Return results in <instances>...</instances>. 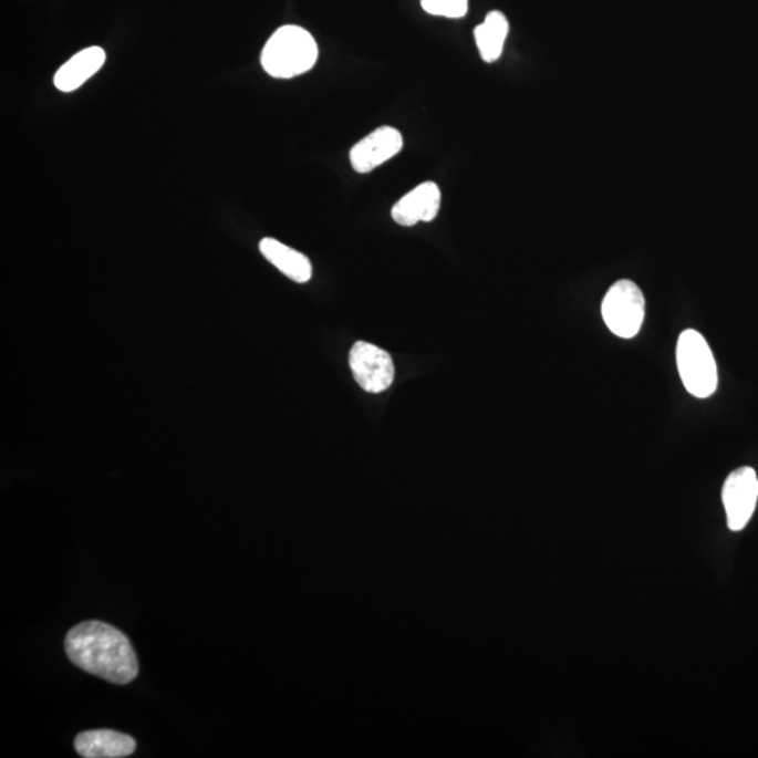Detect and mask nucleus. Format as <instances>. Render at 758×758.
<instances>
[{"instance_id": "nucleus-4", "label": "nucleus", "mask_w": 758, "mask_h": 758, "mask_svg": "<svg viewBox=\"0 0 758 758\" xmlns=\"http://www.w3.org/2000/svg\"><path fill=\"white\" fill-rule=\"evenodd\" d=\"M601 313L610 331L622 339L635 338L645 318V298L634 281L620 280L606 292Z\"/></svg>"}, {"instance_id": "nucleus-1", "label": "nucleus", "mask_w": 758, "mask_h": 758, "mask_svg": "<svg viewBox=\"0 0 758 758\" xmlns=\"http://www.w3.org/2000/svg\"><path fill=\"white\" fill-rule=\"evenodd\" d=\"M65 651L83 672L125 686L138 676V657L122 631L102 621H86L68 632Z\"/></svg>"}, {"instance_id": "nucleus-13", "label": "nucleus", "mask_w": 758, "mask_h": 758, "mask_svg": "<svg viewBox=\"0 0 758 758\" xmlns=\"http://www.w3.org/2000/svg\"><path fill=\"white\" fill-rule=\"evenodd\" d=\"M422 8L428 14L448 19H461L468 13V0H422Z\"/></svg>"}, {"instance_id": "nucleus-8", "label": "nucleus", "mask_w": 758, "mask_h": 758, "mask_svg": "<svg viewBox=\"0 0 758 758\" xmlns=\"http://www.w3.org/2000/svg\"><path fill=\"white\" fill-rule=\"evenodd\" d=\"M440 206L442 191L436 183H422L395 204L392 219L402 227H415L419 222L433 221L440 211Z\"/></svg>"}, {"instance_id": "nucleus-9", "label": "nucleus", "mask_w": 758, "mask_h": 758, "mask_svg": "<svg viewBox=\"0 0 758 758\" xmlns=\"http://www.w3.org/2000/svg\"><path fill=\"white\" fill-rule=\"evenodd\" d=\"M75 749L85 758H122L133 755L137 744L116 730H87L76 736Z\"/></svg>"}, {"instance_id": "nucleus-12", "label": "nucleus", "mask_w": 758, "mask_h": 758, "mask_svg": "<svg viewBox=\"0 0 758 758\" xmlns=\"http://www.w3.org/2000/svg\"><path fill=\"white\" fill-rule=\"evenodd\" d=\"M507 34H509V22L503 13L496 10L486 15L485 22L475 29V41L485 62H495L500 59Z\"/></svg>"}, {"instance_id": "nucleus-3", "label": "nucleus", "mask_w": 758, "mask_h": 758, "mask_svg": "<svg viewBox=\"0 0 758 758\" xmlns=\"http://www.w3.org/2000/svg\"><path fill=\"white\" fill-rule=\"evenodd\" d=\"M676 355L679 376L689 394L699 399L713 396L718 388V367L703 334L694 329L679 334Z\"/></svg>"}, {"instance_id": "nucleus-2", "label": "nucleus", "mask_w": 758, "mask_h": 758, "mask_svg": "<svg viewBox=\"0 0 758 758\" xmlns=\"http://www.w3.org/2000/svg\"><path fill=\"white\" fill-rule=\"evenodd\" d=\"M319 50L310 31L300 25H282L270 37L261 51V66L277 80H291L311 71Z\"/></svg>"}, {"instance_id": "nucleus-7", "label": "nucleus", "mask_w": 758, "mask_h": 758, "mask_svg": "<svg viewBox=\"0 0 758 758\" xmlns=\"http://www.w3.org/2000/svg\"><path fill=\"white\" fill-rule=\"evenodd\" d=\"M404 148V137L394 127H380L355 144L350 150V162L357 174H370Z\"/></svg>"}, {"instance_id": "nucleus-5", "label": "nucleus", "mask_w": 758, "mask_h": 758, "mask_svg": "<svg viewBox=\"0 0 758 758\" xmlns=\"http://www.w3.org/2000/svg\"><path fill=\"white\" fill-rule=\"evenodd\" d=\"M349 363L354 380L370 394H380L394 383L395 367L390 353L374 344L355 343Z\"/></svg>"}, {"instance_id": "nucleus-10", "label": "nucleus", "mask_w": 758, "mask_h": 758, "mask_svg": "<svg viewBox=\"0 0 758 758\" xmlns=\"http://www.w3.org/2000/svg\"><path fill=\"white\" fill-rule=\"evenodd\" d=\"M106 62V52L101 46L82 50L65 62L55 73L54 85L59 91L70 93L80 89L83 83L101 71Z\"/></svg>"}, {"instance_id": "nucleus-6", "label": "nucleus", "mask_w": 758, "mask_h": 758, "mask_svg": "<svg viewBox=\"0 0 758 758\" xmlns=\"http://www.w3.org/2000/svg\"><path fill=\"white\" fill-rule=\"evenodd\" d=\"M758 500V478L750 467L737 468L725 480L723 501L731 531H740L755 513Z\"/></svg>"}, {"instance_id": "nucleus-11", "label": "nucleus", "mask_w": 758, "mask_h": 758, "mask_svg": "<svg viewBox=\"0 0 758 758\" xmlns=\"http://www.w3.org/2000/svg\"><path fill=\"white\" fill-rule=\"evenodd\" d=\"M261 255L292 281L308 282L312 277V264L305 255L297 252L273 238H264L259 245Z\"/></svg>"}]
</instances>
